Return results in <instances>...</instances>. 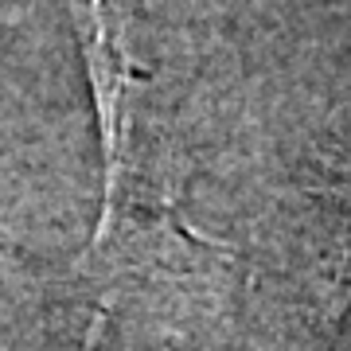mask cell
I'll list each match as a JSON object with an SVG mask.
<instances>
[{"label":"cell","instance_id":"1","mask_svg":"<svg viewBox=\"0 0 351 351\" xmlns=\"http://www.w3.org/2000/svg\"><path fill=\"white\" fill-rule=\"evenodd\" d=\"M98 110L101 215L78 274L110 289L141 269L191 265L223 254L184 215V152L164 98V75L133 43L137 0H66Z\"/></svg>","mask_w":351,"mask_h":351},{"label":"cell","instance_id":"2","mask_svg":"<svg viewBox=\"0 0 351 351\" xmlns=\"http://www.w3.org/2000/svg\"><path fill=\"white\" fill-rule=\"evenodd\" d=\"M308 199V250L316 254V313L336 328L351 308V152L328 160L304 188Z\"/></svg>","mask_w":351,"mask_h":351}]
</instances>
